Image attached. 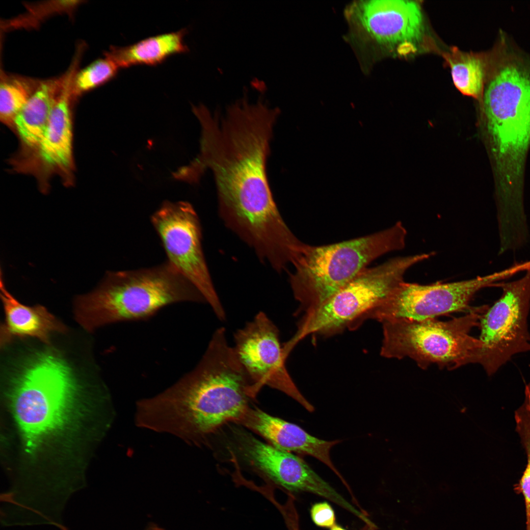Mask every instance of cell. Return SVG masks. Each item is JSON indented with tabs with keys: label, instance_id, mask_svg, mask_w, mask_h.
<instances>
[{
	"label": "cell",
	"instance_id": "cell-20",
	"mask_svg": "<svg viewBox=\"0 0 530 530\" xmlns=\"http://www.w3.org/2000/svg\"><path fill=\"white\" fill-rule=\"evenodd\" d=\"M514 418L516 430L527 454L525 470L514 488L517 493H521L524 498L526 514L530 516V384L525 388V399L522 404L515 411Z\"/></svg>",
	"mask_w": 530,
	"mask_h": 530
},
{
	"label": "cell",
	"instance_id": "cell-26",
	"mask_svg": "<svg viewBox=\"0 0 530 530\" xmlns=\"http://www.w3.org/2000/svg\"><path fill=\"white\" fill-rule=\"evenodd\" d=\"M146 530H164L161 528H160V527H158V526H156V525L152 524L151 526H149Z\"/></svg>",
	"mask_w": 530,
	"mask_h": 530
},
{
	"label": "cell",
	"instance_id": "cell-12",
	"mask_svg": "<svg viewBox=\"0 0 530 530\" xmlns=\"http://www.w3.org/2000/svg\"><path fill=\"white\" fill-rule=\"evenodd\" d=\"M347 13L371 39L400 55L414 53L424 39V18L416 1H360L350 6Z\"/></svg>",
	"mask_w": 530,
	"mask_h": 530
},
{
	"label": "cell",
	"instance_id": "cell-2",
	"mask_svg": "<svg viewBox=\"0 0 530 530\" xmlns=\"http://www.w3.org/2000/svg\"><path fill=\"white\" fill-rule=\"evenodd\" d=\"M253 384L217 329L196 366L161 393L137 401V426L201 445L219 428L235 423L255 397Z\"/></svg>",
	"mask_w": 530,
	"mask_h": 530
},
{
	"label": "cell",
	"instance_id": "cell-5",
	"mask_svg": "<svg viewBox=\"0 0 530 530\" xmlns=\"http://www.w3.org/2000/svg\"><path fill=\"white\" fill-rule=\"evenodd\" d=\"M407 231L401 222L373 234L330 244H306L292 264L289 281L304 313L315 309L351 281L371 262L403 249Z\"/></svg>",
	"mask_w": 530,
	"mask_h": 530
},
{
	"label": "cell",
	"instance_id": "cell-6",
	"mask_svg": "<svg viewBox=\"0 0 530 530\" xmlns=\"http://www.w3.org/2000/svg\"><path fill=\"white\" fill-rule=\"evenodd\" d=\"M488 307H471L464 316L448 321L402 318L383 322L380 354L390 359L408 357L424 370L432 364L452 370L478 364L482 344L470 332L478 326Z\"/></svg>",
	"mask_w": 530,
	"mask_h": 530
},
{
	"label": "cell",
	"instance_id": "cell-22",
	"mask_svg": "<svg viewBox=\"0 0 530 530\" xmlns=\"http://www.w3.org/2000/svg\"><path fill=\"white\" fill-rule=\"evenodd\" d=\"M119 69L106 56L96 60L75 75L72 94H80L105 83L116 75Z\"/></svg>",
	"mask_w": 530,
	"mask_h": 530
},
{
	"label": "cell",
	"instance_id": "cell-16",
	"mask_svg": "<svg viewBox=\"0 0 530 530\" xmlns=\"http://www.w3.org/2000/svg\"><path fill=\"white\" fill-rule=\"evenodd\" d=\"M76 68L63 78L44 135L37 148L42 162L50 167L67 169L72 162V129L70 98Z\"/></svg>",
	"mask_w": 530,
	"mask_h": 530
},
{
	"label": "cell",
	"instance_id": "cell-27",
	"mask_svg": "<svg viewBox=\"0 0 530 530\" xmlns=\"http://www.w3.org/2000/svg\"><path fill=\"white\" fill-rule=\"evenodd\" d=\"M330 530H346L345 529H344L343 527H342L341 526H340V525H338L337 524H335L333 526H332L330 528Z\"/></svg>",
	"mask_w": 530,
	"mask_h": 530
},
{
	"label": "cell",
	"instance_id": "cell-7",
	"mask_svg": "<svg viewBox=\"0 0 530 530\" xmlns=\"http://www.w3.org/2000/svg\"><path fill=\"white\" fill-rule=\"evenodd\" d=\"M430 253L397 257L367 267L323 304L304 314L294 336L284 345L290 354L311 335L329 337L357 325L403 282L405 274Z\"/></svg>",
	"mask_w": 530,
	"mask_h": 530
},
{
	"label": "cell",
	"instance_id": "cell-4",
	"mask_svg": "<svg viewBox=\"0 0 530 530\" xmlns=\"http://www.w3.org/2000/svg\"><path fill=\"white\" fill-rule=\"evenodd\" d=\"M205 302L197 289L168 262L136 270L107 272L89 293L75 299L78 322L87 331L146 319L174 303Z\"/></svg>",
	"mask_w": 530,
	"mask_h": 530
},
{
	"label": "cell",
	"instance_id": "cell-14",
	"mask_svg": "<svg viewBox=\"0 0 530 530\" xmlns=\"http://www.w3.org/2000/svg\"><path fill=\"white\" fill-rule=\"evenodd\" d=\"M235 423L260 435L277 449L316 458L330 468L346 488L349 487L330 457L331 449L341 440L326 441L318 438L299 426L270 415L256 407L249 406Z\"/></svg>",
	"mask_w": 530,
	"mask_h": 530
},
{
	"label": "cell",
	"instance_id": "cell-21",
	"mask_svg": "<svg viewBox=\"0 0 530 530\" xmlns=\"http://www.w3.org/2000/svg\"><path fill=\"white\" fill-rule=\"evenodd\" d=\"M34 90L32 87H31L28 83L20 79L3 80L1 82L0 85L1 121L4 124L13 125L16 116Z\"/></svg>",
	"mask_w": 530,
	"mask_h": 530
},
{
	"label": "cell",
	"instance_id": "cell-8",
	"mask_svg": "<svg viewBox=\"0 0 530 530\" xmlns=\"http://www.w3.org/2000/svg\"><path fill=\"white\" fill-rule=\"evenodd\" d=\"M499 298L482 315L478 364L488 375L495 373L514 355L530 351L528 318L530 309V266L517 280L498 283Z\"/></svg>",
	"mask_w": 530,
	"mask_h": 530
},
{
	"label": "cell",
	"instance_id": "cell-11",
	"mask_svg": "<svg viewBox=\"0 0 530 530\" xmlns=\"http://www.w3.org/2000/svg\"><path fill=\"white\" fill-rule=\"evenodd\" d=\"M234 348L256 396L265 386L285 393L310 412L314 407L296 387L285 365L278 329L263 312L234 335Z\"/></svg>",
	"mask_w": 530,
	"mask_h": 530
},
{
	"label": "cell",
	"instance_id": "cell-23",
	"mask_svg": "<svg viewBox=\"0 0 530 530\" xmlns=\"http://www.w3.org/2000/svg\"><path fill=\"white\" fill-rule=\"evenodd\" d=\"M310 515L314 523L321 528H331L336 524L334 510L326 502L314 504L311 507Z\"/></svg>",
	"mask_w": 530,
	"mask_h": 530
},
{
	"label": "cell",
	"instance_id": "cell-17",
	"mask_svg": "<svg viewBox=\"0 0 530 530\" xmlns=\"http://www.w3.org/2000/svg\"><path fill=\"white\" fill-rule=\"evenodd\" d=\"M186 29L151 36L124 47L112 46L105 53L119 68L135 65H156L169 56L187 52Z\"/></svg>",
	"mask_w": 530,
	"mask_h": 530
},
{
	"label": "cell",
	"instance_id": "cell-25",
	"mask_svg": "<svg viewBox=\"0 0 530 530\" xmlns=\"http://www.w3.org/2000/svg\"><path fill=\"white\" fill-rule=\"evenodd\" d=\"M377 529V526H373L365 524V525L360 530H376Z\"/></svg>",
	"mask_w": 530,
	"mask_h": 530
},
{
	"label": "cell",
	"instance_id": "cell-15",
	"mask_svg": "<svg viewBox=\"0 0 530 530\" xmlns=\"http://www.w3.org/2000/svg\"><path fill=\"white\" fill-rule=\"evenodd\" d=\"M2 275L1 271L0 297L5 314L0 326L1 347L17 338H34L50 344L52 334L66 330L65 325L45 307H29L19 302L5 288Z\"/></svg>",
	"mask_w": 530,
	"mask_h": 530
},
{
	"label": "cell",
	"instance_id": "cell-3",
	"mask_svg": "<svg viewBox=\"0 0 530 530\" xmlns=\"http://www.w3.org/2000/svg\"><path fill=\"white\" fill-rule=\"evenodd\" d=\"M11 377L12 414L25 452L33 455L71 424L77 412L79 384L67 362L50 349L29 354Z\"/></svg>",
	"mask_w": 530,
	"mask_h": 530
},
{
	"label": "cell",
	"instance_id": "cell-13",
	"mask_svg": "<svg viewBox=\"0 0 530 530\" xmlns=\"http://www.w3.org/2000/svg\"><path fill=\"white\" fill-rule=\"evenodd\" d=\"M239 455L253 470L290 492H309L327 500L334 488L300 457L263 442L242 430L235 431Z\"/></svg>",
	"mask_w": 530,
	"mask_h": 530
},
{
	"label": "cell",
	"instance_id": "cell-10",
	"mask_svg": "<svg viewBox=\"0 0 530 530\" xmlns=\"http://www.w3.org/2000/svg\"><path fill=\"white\" fill-rule=\"evenodd\" d=\"M152 223L174 266L200 292L221 320L226 314L209 274L201 247L198 217L188 203H167L151 216Z\"/></svg>",
	"mask_w": 530,
	"mask_h": 530
},
{
	"label": "cell",
	"instance_id": "cell-9",
	"mask_svg": "<svg viewBox=\"0 0 530 530\" xmlns=\"http://www.w3.org/2000/svg\"><path fill=\"white\" fill-rule=\"evenodd\" d=\"M512 266L483 276L458 282L430 285L402 283L368 318L381 323L395 319L423 320L471 309L470 303L480 290L496 286L516 274Z\"/></svg>",
	"mask_w": 530,
	"mask_h": 530
},
{
	"label": "cell",
	"instance_id": "cell-18",
	"mask_svg": "<svg viewBox=\"0 0 530 530\" xmlns=\"http://www.w3.org/2000/svg\"><path fill=\"white\" fill-rule=\"evenodd\" d=\"M62 82L52 80L39 84L16 116L13 125L23 143L37 147L48 124Z\"/></svg>",
	"mask_w": 530,
	"mask_h": 530
},
{
	"label": "cell",
	"instance_id": "cell-24",
	"mask_svg": "<svg viewBox=\"0 0 530 530\" xmlns=\"http://www.w3.org/2000/svg\"><path fill=\"white\" fill-rule=\"evenodd\" d=\"M189 170L190 169L187 166L181 167L175 173V176L177 178L186 177L188 175Z\"/></svg>",
	"mask_w": 530,
	"mask_h": 530
},
{
	"label": "cell",
	"instance_id": "cell-19",
	"mask_svg": "<svg viewBox=\"0 0 530 530\" xmlns=\"http://www.w3.org/2000/svg\"><path fill=\"white\" fill-rule=\"evenodd\" d=\"M453 83L463 94L481 102L489 67L485 54L464 52L454 47L445 53Z\"/></svg>",
	"mask_w": 530,
	"mask_h": 530
},
{
	"label": "cell",
	"instance_id": "cell-1",
	"mask_svg": "<svg viewBox=\"0 0 530 530\" xmlns=\"http://www.w3.org/2000/svg\"><path fill=\"white\" fill-rule=\"evenodd\" d=\"M198 115L203 129L197 167L203 171L209 167L213 173L221 217L250 245L275 241L287 229L266 172L279 110L261 100L251 104L243 97L224 115H212L204 108Z\"/></svg>",
	"mask_w": 530,
	"mask_h": 530
}]
</instances>
